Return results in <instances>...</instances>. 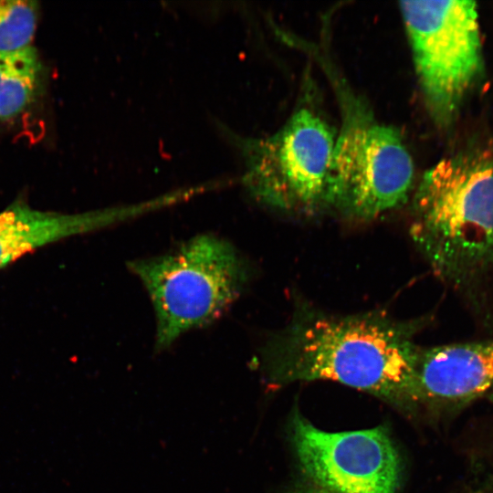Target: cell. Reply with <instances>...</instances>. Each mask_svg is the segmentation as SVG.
Segmentation results:
<instances>
[{"label":"cell","mask_w":493,"mask_h":493,"mask_svg":"<svg viewBox=\"0 0 493 493\" xmlns=\"http://www.w3.org/2000/svg\"><path fill=\"white\" fill-rule=\"evenodd\" d=\"M414 174L412 156L396 129L351 112L336 136L330 208L351 219L376 218L407 201Z\"/></svg>","instance_id":"obj_6"},{"label":"cell","mask_w":493,"mask_h":493,"mask_svg":"<svg viewBox=\"0 0 493 493\" xmlns=\"http://www.w3.org/2000/svg\"><path fill=\"white\" fill-rule=\"evenodd\" d=\"M399 5L425 106L438 126L447 127L483 72L476 3L402 1Z\"/></svg>","instance_id":"obj_5"},{"label":"cell","mask_w":493,"mask_h":493,"mask_svg":"<svg viewBox=\"0 0 493 493\" xmlns=\"http://www.w3.org/2000/svg\"><path fill=\"white\" fill-rule=\"evenodd\" d=\"M181 202L180 192L172 191L138 204L78 214L39 211L16 203L0 213V269L47 244L104 229Z\"/></svg>","instance_id":"obj_8"},{"label":"cell","mask_w":493,"mask_h":493,"mask_svg":"<svg viewBox=\"0 0 493 493\" xmlns=\"http://www.w3.org/2000/svg\"><path fill=\"white\" fill-rule=\"evenodd\" d=\"M417 403L460 409L493 391V340L417 348Z\"/></svg>","instance_id":"obj_9"},{"label":"cell","mask_w":493,"mask_h":493,"mask_svg":"<svg viewBox=\"0 0 493 493\" xmlns=\"http://www.w3.org/2000/svg\"><path fill=\"white\" fill-rule=\"evenodd\" d=\"M411 236L435 275L459 289L493 277V149L446 157L413 200Z\"/></svg>","instance_id":"obj_2"},{"label":"cell","mask_w":493,"mask_h":493,"mask_svg":"<svg viewBox=\"0 0 493 493\" xmlns=\"http://www.w3.org/2000/svg\"><path fill=\"white\" fill-rule=\"evenodd\" d=\"M128 265L153 307L156 351L216 320L249 278L247 263L238 251L214 235L196 236L167 254Z\"/></svg>","instance_id":"obj_3"},{"label":"cell","mask_w":493,"mask_h":493,"mask_svg":"<svg viewBox=\"0 0 493 493\" xmlns=\"http://www.w3.org/2000/svg\"><path fill=\"white\" fill-rule=\"evenodd\" d=\"M292 444L304 479L288 493H396L402 465L383 426L328 432L301 415L291 422Z\"/></svg>","instance_id":"obj_7"},{"label":"cell","mask_w":493,"mask_h":493,"mask_svg":"<svg viewBox=\"0 0 493 493\" xmlns=\"http://www.w3.org/2000/svg\"><path fill=\"white\" fill-rule=\"evenodd\" d=\"M418 324L381 311L339 316L301 305L264 345L263 372L275 384L328 380L396 404H415Z\"/></svg>","instance_id":"obj_1"},{"label":"cell","mask_w":493,"mask_h":493,"mask_svg":"<svg viewBox=\"0 0 493 493\" xmlns=\"http://www.w3.org/2000/svg\"><path fill=\"white\" fill-rule=\"evenodd\" d=\"M44 65L32 47L0 52V122L22 116L41 96Z\"/></svg>","instance_id":"obj_10"},{"label":"cell","mask_w":493,"mask_h":493,"mask_svg":"<svg viewBox=\"0 0 493 493\" xmlns=\"http://www.w3.org/2000/svg\"><path fill=\"white\" fill-rule=\"evenodd\" d=\"M222 131L238 150L245 167L243 185L257 203L306 215L330 208L337 133L317 111L299 108L265 137H244L226 126Z\"/></svg>","instance_id":"obj_4"},{"label":"cell","mask_w":493,"mask_h":493,"mask_svg":"<svg viewBox=\"0 0 493 493\" xmlns=\"http://www.w3.org/2000/svg\"><path fill=\"white\" fill-rule=\"evenodd\" d=\"M39 16L37 2L0 0V52L31 46Z\"/></svg>","instance_id":"obj_11"}]
</instances>
